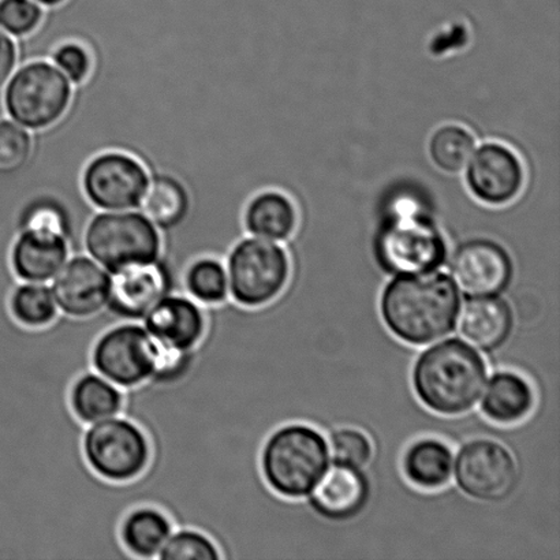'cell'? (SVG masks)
I'll return each mask as SVG.
<instances>
[{"instance_id":"obj_1","label":"cell","mask_w":560,"mask_h":560,"mask_svg":"<svg viewBox=\"0 0 560 560\" xmlns=\"http://www.w3.org/2000/svg\"><path fill=\"white\" fill-rule=\"evenodd\" d=\"M381 312L389 331L404 342H436L457 327L459 289L452 277L436 270L398 276L383 290Z\"/></svg>"},{"instance_id":"obj_2","label":"cell","mask_w":560,"mask_h":560,"mask_svg":"<svg viewBox=\"0 0 560 560\" xmlns=\"http://www.w3.org/2000/svg\"><path fill=\"white\" fill-rule=\"evenodd\" d=\"M486 382L485 359L457 338L431 346L417 359L413 370L417 397L443 416L468 413L479 402Z\"/></svg>"},{"instance_id":"obj_3","label":"cell","mask_w":560,"mask_h":560,"mask_svg":"<svg viewBox=\"0 0 560 560\" xmlns=\"http://www.w3.org/2000/svg\"><path fill=\"white\" fill-rule=\"evenodd\" d=\"M262 480L288 499L310 495L329 466V446L320 432L307 425L279 428L260 450Z\"/></svg>"},{"instance_id":"obj_4","label":"cell","mask_w":560,"mask_h":560,"mask_svg":"<svg viewBox=\"0 0 560 560\" xmlns=\"http://www.w3.org/2000/svg\"><path fill=\"white\" fill-rule=\"evenodd\" d=\"M82 246L88 256L109 272L163 255L161 230L141 212L104 211L85 229Z\"/></svg>"},{"instance_id":"obj_5","label":"cell","mask_w":560,"mask_h":560,"mask_svg":"<svg viewBox=\"0 0 560 560\" xmlns=\"http://www.w3.org/2000/svg\"><path fill=\"white\" fill-rule=\"evenodd\" d=\"M73 84L57 66L44 60L26 63L4 85L3 106L11 120L26 130L51 128L63 117Z\"/></svg>"},{"instance_id":"obj_6","label":"cell","mask_w":560,"mask_h":560,"mask_svg":"<svg viewBox=\"0 0 560 560\" xmlns=\"http://www.w3.org/2000/svg\"><path fill=\"white\" fill-rule=\"evenodd\" d=\"M230 300L244 307L271 305L288 284L290 261L282 246L265 238H245L226 259Z\"/></svg>"},{"instance_id":"obj_7","label":"cell","mask_w":560,"mask_h":560,"mask_svg":"<svg viewBox=\"0 0 560 560\" xmlns=\"http://www.w3.org/2000/svg\"><path fill=\"white\" fill-rule=\"evenodd\" d=\"M82 452L93 474L109 482L136 480L151 460L147 433L124 416L88 425Z\"/></svg>"},{"instance_id":"obj_8","label":"cell","mask_w":560,"mask_h":560,"mask_svg":"<svg viewBox=\"0 0 560 560\" xmlns=\"http://www.w3.org/2000/svg\"><path fill=\"white\" fill-rule=\"evenodd\" d=\"M376 256L393 276L435 271L446 260L443 235L430 221L415 212H402L378 234Z\"/></svg>"},{"instance_id":"obj_9","label":"cell","mask_w":560,"mask_h":560,"mask_svg":"<svg viewBox=\"0 0 560 560\" xmlns=\"http://www.w3.org/2000/svg\"><path fill=\"white\" fill-rule=\"evenodd\" d=\"M92 370L122 389L151 381L155 366V340L141 322L115 324L96 339Z\"/></svg>"},{"instance_id":"obj_10","label":"cell","mask_w":560,"mask_h":560,"mask_svg":"<svg viewBox=\"0 0 560 560\" xmlns=\"http://www.w3.org/2000/svg\"><path fill=\"white\" fill-rule=\"evenodd\" d=\"M112 273L106 311L119 322H142L147 313L172 293H180L174 268L163 255L135 262Z\"/></svg>"},{"instance_id":"obj_11","label":"cell","mask_w":560,"mask_h":560,"mask_svg":"<svg viewBox=\"0 0 560 560\" xmlns=\"http://www.w3.org/2000/svg\"><path fill=\"white\" fill-rule=\"evenodd\" d=\"M454 475L460 490L481 502L503 501L518 481L512 453L490 439L466 443L454 460Z\"/></svg>"},{"instance_id":"obj_12","label":"cell","mask_w":560,"mask_h":560,"mask_svg":"<svg viewBox=\"0 0 560 560\" xmlns=\"http://www.w3.org/2000/svg\"><path fill=\"white\" fill-rule=\"evenodd\" d=\"M144 164L122 152L92 159L82 175L88 200L103 211H128L140 206L150 184Z\"/></svg>"},{"instance_id":"obj_13","label":"cell","mask_w":560,"mask_h":560,"mask_svg":"<svg viewBox=\"0 0 560 560\" xmlns=\"http://www.w3.org/2000/svg\"><path fill=\"white\" fill-rule=\"evenodd\" d=\"M112 273L91 256L77 254L51 280V289L62 315L90 318L106 311Z\"/></svg>"},{"instance_id":"obj_14","label":"cell","mask_w":560,"mask_h":560,"mask_svg":"<svg viewBox=\"0 0 560 560\" xmlns=\"http://www.w3.org/2000/svg\"><path fill=\"white\" fill-rule=\"evenodd\" d=\"M455 284L469 299L503 293L513 277L506 250L492 241H470L459 246L452 262Z\"/></svg>"},{"instance_id":"obj_15","label":"cell","mask_w":560,"mask_h":560,"mask_svg":"<svg viewBox=\"0 0 560 560\" xmlns=\"http://www.w3.org/2000/svg\"><path fill=\"white\" fill-rule=\"evenodd\" d=\"M477 199L501 206L512 201L524 185V167L510 148L488 142L471 155L466 173Z\"/></svg>"},{"instance_id":"obj_16","label":"cell","mask_w":560,"mask_h":560,"mask_svg":"<svg viewBox=\"0 0 560 560\" xmlns=\"http://www.w3.org/2000/svg\"><path fill=\"white\" fill-rule=\"evenodd\" d=\"M142 326L158 342L183 350H194L205 338L206 307L184 293L164 296L142 318Z\"/></svg>"},{"instance_id":"obj_17","label":"cell","mask_w":560,"mask_h":560,"mask_svg":"<svg viewBox=\"0 0 560 560\" xmlns=\"http://www.w3.org/2000/svg\"><path fill=\"white\" fill-rule=\"evenodd\" d=\"M70 252L69 240L22 230L11 244V270L20 282L48 283L68 261Z\"/></svg>"},{"instance_id":"obj_18","label":"cell","mask_w":560,"mask_h":560,"mask_svg":"<svg viewBox=\"0 0 560 560\" xmlns=\"http://www.w3.org/2000/svg\"><path fill=\"white\" fill-rule=\"evenodd\" d=\"M312 508L329 520H348L364 509L370 482L361 469L335 464L310 493Z\"/></svg>"},{"instance_id":"obj_19","label":"cell","mask_w":560,"mask_h":560,"mask_svg":"<svg viewBox=\"0 0 560 560\" xmlns=\"http://www.w3.org/2000/svg\"><path fill=\"white\" fill-rule=\"evenodd\" d=\"M459 317L463 337L485 351L501 348L512 334V307L498 295L470 299Z\"/></svg>"},{"instance_id":"obj_20","label":"cell","mask_w":560,"mask_h":560,"mask_svg":"<svg viewBox=\"0 0 560 560\" xmlns=\"http://www.w3.org/2000/svg\"><path fill=\"white\" fill-rule=\"evenodd\" d=\"M175 526L163 510L139 506L125 515L119 526V539L131 559L153 560L166 546Z\"/></svg>"},{"instance_id":"obj_21","label":"cell","mask_w":560,"mask_h":560,"mask_svg":"<svg viewBox=\"0 0 560 560\" xmlns=\"http://www.w3.org/2000/svg\"><path fill=\"white\" fill-rule=\"evenodd\" d=\"M71 411L85 427L122 415L124 389L95 371L82 373L70 388Z\"/></svg>"},{"instance_id":"obj_22","label":"cell","mask_w":560,"mask_h":560,"mask_svg":"<svg viewBox=\"0 0 560 560\" xmlns=\"http://www.w3.org/2000/svg\"><path fill=\"white\" fill-rule=\"evenodd\" d=\"M535 406V393L523 376L513 372H498L482 395V413L498 424L510 425L523 421Z\"/></svg>"},{"instance_id":"obj_23","label":"cell","mask_w":560,"mask_h":560,"mask_svg":"<svg viewBox=\"0 0 560 560\" xmlns=\"http://www.w3.org/2000/svg\"><path fill=\"white\" fill-rule=\"evenodd\" d=\"M139 207L142 215L159 230L172 232L188 218L190 197L178 178L168 174H156L150 178Z\"/></svg>"},{"instance_id":"obj_24","label":"cell","mask_w":560,"mask_h":560,"mask_svg":"<svg viewBox=\"0 0 560 560\" xmlns=\"http://www.w3.org/2000/svg\"><path fill=\"white\" fill-rule=\"evenodd\" d=\"M404 471L406 479L422 490L446 487L454 475L452 448L436 439H422L406 452Z\"/></svg>"},{"instance_id":"obj_25","label":"cell","mask_w":560,"mask_h":560,"mask_svg":"<svg viewBox=\"0 0 560 560\" xmlns=\"http://www.w3.org/2000/svg\"><path fill=\"white\" fill-rule=\"evenodd\" d=\"M296 226V212L288 197L278 191H266L249 202L245 212V228L257 238L288 240Z\"/></svg>"},{"instance_id":"obj_26","label":"cell","mask_w":560,"mask_h":560,"mask_svg":"<svg viewBox=\"0 0 560 560\" xmlns=\"http://www.w3.org/2000/svg\"><path fill=\"white\" fill-rule=\"evenodd\" d=\"M183 293L202 306L222 305L230 300L226 262L217 256L191 260L183 273Z\"/></svg>"},{"instance_id":"obj_27","label":"cell","mask_w":560,"mask_h":560,"mask_svg":"<svg viewBox=\"0 0 560 560\" xmlns=\"http://www.w3.org/2000/svg\"><path fill=\"white\" fill-rule=\"evenodd\" d=\"M9 307L14 320L26 328H44L60 315L51 285L20 282L10 295Z\"/></svg>"},{"instance_id":"obj_28","label":"cell","mask_w":560,"mask_h":560,"mask_svg":"<svg viewBox=\"0 0 560 560\" xmlns=\"http://www.w3.org/2000/svg\"><path fill=\"white\" fill-rule=\"evenodd\" d=\"M474 151V136L460 126H443L431 137V159L443 172H460L465 166H468Z\"/></svg>"},{"instance_id":"obj_29","label":"cell","mask_w":560,"mask_h":560,"mask_svg":"<svg viewBox=\"0 0 560 560\" xmlns=\"http://www.w3.org/2000/svg\"><path fill=\"white\" fill-rule=\"evenodd\" d=\"M158 560H223L210 536L195 528H175Z\"/></svg>"},{"instance_id":"obj_30","label":"cell","mask_w":560,"mask_h":560,"mask_svg":"<svg viewBox=\"0 0 560 560\" xmlns=\"http://www.w3.org/2000/svg\"><path fill=\"white\" fill-rule=\"evenodd\" d=\"M33 140L30 130L11 119H0V178L20 173L30 162Z\"/></svg>"},{"instance_id":"obj_31","label":"cell","mask_w":560,"mask_h":560,"mask_svg":"<svg viewBox=\"0 0 560 560\" xmlns=\"http://www.w3.org/2000/svg\"><path fill=\"white\" fill-rule=\"evenodd\" d=\"M19 230L59 235L71 243V222L68 211L55 200L42 199L31 202L20 218Z\"/></svg>"},{"instance_id":"obj_32","label":"cell","mask_w":560,"mask_h":560,"mask_svg":"<svg viewBox=\"0 0 560 560\" xmlns=\"http://www.w3.org/2000/svg\"><path fill=\"white\" fill-rule=\"evenodd\" d=\"M42 21L43 9L35 0H0V30L8 35H31Z\"/></svg>"},{"instance_id":"obj_33","label":"cell","mask_w":560,"mask_h":560,"mask_svg":"<svg viewBox=\"0 0 560 560\" xmlns=\"http://www.w3.org/2000/svg\"><path fill=\"white\" fill-rule=\"evenodd\" d=\"M329 453L335 464L362 469L372 458V444L364 433L345 428L334 433Z\"/></svg>"},{"instance_id":"obj_34","label":"cell","mask_w":560,"mask_h":560,"mask_svg":"<svg viewBox=\"0 0 560 560\" xmlns=\"http://www.w3.org/2000/svg\"><path fill=\"white\" fill-rule=\"evenodd\" d=\"M52 62L73 85L82 84L92 69L90 51L77 43H66L55 49Z\"/></svg>"},{"instance_id":"obj_35","label":"cell","mask_w":560,"mask_h":560,"mask_svg":"<svg viewBox=\"0 0 560 560\" xmlns=\"http://www.w3.org/2000/svg\"><path fill=\"white\" fill-rule=\"evenodd\" d=\"M16 60H19L16 44L8 33L0 30V90H3L11 74L14 73Z\"/></svg>"},{"instance_id":"obj_36","label":"cell","mask_w":560,"mask_h":560,"mask_svg":"<svg viewBox=\"0 0 560 560\" xmlns=\"http://www.w3.org/2000/svg\"><path fill=\"white\" fill-rule=\"evenodd\" d=\"M35 2L44 5H57L65 2V0H35Z\"/></svg>"}]
</instances>
